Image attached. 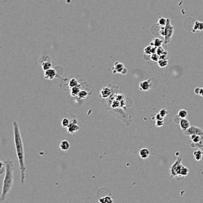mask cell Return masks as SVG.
Segmentation results:
<instances>
[{
  "instance_id": "obj_5",
  "label": "cell",
  "mask_w": 203,
  "mask_h": 203,
  "mask_svg": "<svg viewBox=\"0 0 203 203\" xmlns=\"http://www.w3.org/2000/svg\"><path fill=\"white\" fill-rule=\"evenodd\" d=\"M184 135L186 136H190L191 135L196 134L200 135V136H201L203 135V130L199 127H196V126H191L188 129H186V130L183 132Z\"/></svg>"
},
{
  "instance_id": "obj_4",
  "label": "cell",
  "mask_w": 203,
  "mask_h": 203,
  "mask_svg": "<svg viewBox=\"0 0 203 203\" xmlns=\"http://www.w3.org/2000/svg\"><path fill=\"white\" fill-rule=\"evenodd\" d=\"M173 33V28L171 26L170 24V21L169 19H167L166 26L164 30V35L165 36V44H166L170 42V38Z\"/></svg>"
},
{
  "instance_id": "obj_3",
  "label": "cell",
  "mask_w": 203,
  "mask_h": 203,
  "mask_svg": "<svg viewBox=\"0 0 203 203\" xmlns=\"http://www.w3.org/2000/svg\"><path fill=\"white\" fill-rule=\"evenodd\" d=\"M181 161V158H180V157L177 158V159L176 160V162L173 164V165L172 166L171 168H170L169 173H170V177L172 178L175 177L176 179L178 180V176L182 177L180 175V169H181V168L183 165Z\"/></svg>"
},
{
  "instance_id": "obj_25",
  "label": "cell",
  "mask_w": 203,
  "mask_h": 203,
  "mask_svg": "<svg viewBox=\"0 0 203 203\" xmlns=\"http://www.w3.org/2000/svg\"><path fill=\"white\" fill-rule=\"evenodd\" d=\"M78 84H79L78 82L77 79L75 78H71V79L70 80V82H69V87H70V89H71V88L73 87L77 86V85H78Z\"/></svg>"
},
{
  "instance_id": "obj_6",
  "label": "cell",
  "mask_w": 203,
  "mask_h": 203,
  "mask_svg": "<svg viewBox=\"0 0 203 203\" xmlns=\"http://www.w3.org/2000/svg\"><path fill=\"white\" fill-rule=\"evenodd\" d=\"M78 122L76 119L70 121V125L67 127V131L70 134H73L74 133L77 132L79 129V127L77 125Z\"/></svg>"
},
{
  "instance_id": "obj_33",
  "label": "cell",
  "mask_w": 203,
  "mask_h": 203,
  "mask_svg": "<svg viewBox=\"0 0 203 203\" xmlns=\"http://www.w3.org/2000/svg\"><path fill=\"white\" fill-rule=\"evenodd\" d=\"M164 124V120H156L155 126L157 127H162Z\"/></svg>"
},
{
  "instance_id": "obj_9",
  "label": "cell",
  "mask_w": 203,
  "mask_h": 203,
  "mask_svg": "<svg viewBox=\"0 0 203 203\" xmlns=\"http://www.w3.org/2000/svg\"><path fill=\"white\" fill-rule=\"evenodd\" d=\"M150 80L151 79H149L148 80H145L140 83L139 84L140 89L147 91H148L149 89H152V84L151 83Z\"/></svg>"
},
{
  "instance_id": "obj_27",
  "label": "cell",
  "mask_w": 203,
  "mask_h": 203,
  "mask_svg": "<svg viewBox=\"0 0 203 203\" xmlns=\"http://www.w3.org/2000/svg\"><path fill=\"white\" fill-rule=\"evenodd\" d=\"M5 171V162H3L0 159V176L4 174Z\"/></svg>"
},
{
  "instance_id": "obj_30",
  "label": "cell",
  "mask_w": 203,
  "mask_h": 203,
  "mask_svg": "<svg viewBox=\"0 0 203 203\" xmlns=\"http://www.w3.org/2000/svg\"><path fill=\"white\" fill-rule=\"evenodd\" d=\"M151 59L154 61V62H157V61L159 59V56L158 55L157 53H152L151 55Z\"/></svg>"
},
{
  "instance_id": "obj_19",
  "label": "cell",
  "mask_w": 203,
  "mask_h": 203,
  "mask_svg": "<svg viewBox=\"0 0 203 203\" xmlns=\"http://www.w3.org/2000/svg\"><path fill=\"white\" fill-rule=\"evenodd\" d=\"M99 201L101 203H111L113 202V200L110 196H106L104 197L100 198Z\"/></svg>"
},
{
  "instance_id": "obj_11",
  "label": "cell",
  "mask_w": 203,
  "mask_h": 203,
  "mask_svg": "<svg viewBox=\"0 0 203 203\" xmlns=\"http://www.w3.org/2000/svg\"><path fill=\"white\" fill-rule=\"evenodd\" d=\"M180 127L181 128L182 132L184 131L190 127V122L186 118H180L179 122Z\"/></svg>"
},
{
  "instance_id": "obj_29",
  "label": "cell",
  "mask_w": 203,
  "mask_h": 203,
  "mask_svg": "<svg viewBox=\"0 0 203 203\" xmlns=\"http://www.w3.org/2000/svg\"><path fill=\"white\" fill-rule=\"evenodd\" d=\"M159 66L160 67H164L167 66L168 64V60L167 59H159L158 62Z\"/></svg>"
},
{
  "instance_id": "obj_13",
  "label": "cell",
  "mask_w": 203,
  "mask_h": 203,
  "mask_svg": "<svg viewBox=\"0 0 203 203\" xmlns=\"http://www.w3.org/2000/svg\"><path fill=\"white\" fill-rule=\"evenodd\" d=\"M150 152L147 148H142L140 150V155L142 159H145L148 158Z\"/></svg>"
},
{
  "instance_id": "obj_17",
  "label": "cell",
  "mask_w": 203,
  "mask_h": 203,
  "mask_svg": "<svg viewBox=\"0 0 203 203\" xmlns=\"http://www.w3.org/2000/svg\"><path fill=\"white\" fill-rule=\"evenodd\" d=\"M191 148H196V149H201L203 148V135H201L200 137V140L197 143H193L192 142L190 145Z\"/></svg>"
},
{
  "instance_id": "obj_38",
  "label": "cell",
  "mask_w": 203,
  "mask_h": 203,
  "mask_svg": "<svg viewBox=\"0 0 203 203\" xmlns=\"http://www.w3.org/2000/svg\"><path fill=\"white\" fill-rule=\"evenodd\" d=\"M199 95L203 97V87L202 88H201L200 89V91H199Z\"/></svg>"
},
{
  "instance_id": "obj_22",
  "label": "cell",
  "mask_w": 203,
  "mask_h": 203,
  "mask_svg": "<svg viewBox=\"0 0 203 203\" xmlns=\"http://www.w3.org/2000/svg\"><path fill=\"white\" fill-rule=\"evenodd\" d=\"M162 43V41L160 39H159V38H155V39L153 40V42L151 43V46H155L156 47H159L161 46Z\"/></svg>"
},
{
  "instance_id": "obj_7",
  "label": "cell",
  "mask_w": 203,
  "mask_h": 203,
  "mask_svg": "<svg viewBox=\"0 0 203 203\" xmlns=\"http://www.w3.org/2000/svg\"><path fill=\"white\" fill-rule=\"evenodd\" d=\"M44 71V77L47 80H52L54 79L55 77V76H56V71H55V70L54 69L51 68Z\"/></svg>"
},
{
  "instance_id": "obj_8",
  "label": "cell",
  "mask_w": 203,
  "mask_h": 203,
  "mask_svg": "<svg viewBox=\"0 0 203 203\" xmlns=\"http://www.w3.org/2000/svg\"><path fill=\"white\" fill-rule=\"evenodd\" d=\"M39 62H40L42 69H43L44 71H46L47 70L52 68V63H51L50 61L48 60V59L41 57L39 60Z\"/></svg>"
},
{
  "instance_id": "obj_31",
  "label": "cell",
  "mask_w": 203,
  "mask_h": 203,
  "mask_svg": "<svg viewBox=\"0 0 203 203\" xmlns=\"http://www.w3.org/2000/svg\"><path fill=\"white\" fill-rule=\"evenodd\" d=\"M124 98V95L123 94H118L115 97V99L119 101H121L122 100H123Z\"/></svg>"
},
{
  "instance_id": "obj_36",
  "label": "cell",
  "mask_w": 203,
  "mask_h": 203,
  "mask_svg": "<svg viewBox=\"0 0 203 203\" xmlns=\"http://www.w3.org/2000/svg\"><path fill=\"white\" fill-rule=\"evenodd\" d=\"M155 119L156 120H164V117H162L159 113H158V114H157V115L155 116Z\"/></svg>"
},
{
  "instance_id": "obj_39",
  "label": "cell",
  "mask_w": 203,
  "mask_h": 203,
  "mask_svg": "<svg viewBox=\"0 0 203 203\" xmlns=\"http://www.w3.org/2000/svg\"><path fill=\"white\" fill-rule=\"evenodd\" d=\"M201 149V151H202V152L203 153V148H201V149Z\"/></svg>"
},
{
  "instance_id": "obj_16",
  "label": "cell",
  "mask_w": 203,
  "mask_h": 203,
  "mask_svg": "<svg viewBox=\"0 0 203 203\" xmlns=\"http://www.w3.org/2000/svg\"><path fill=\"white\" fill-rule=\"evenodd\" d=\"M193 156H194V158L196 161L198 162H200L202 159L203 153L202 152L201 150L198 149V150H196L193 152Z\"/></svg>"
},
{
  "instance_id": "obj_1",
  "label": "cell",
  "mask_w": 203,
  "mask_h": 203,
  "mask_svg": "<svg viewBox=\"0 0 203 203\" xmlns=\"http://www.w3.org/2000/svg\"><path fill=\"white\" fill-rule=\"evenodd\" d=\"M13 130H14V137L15 149L18 159L19 164V169L21 171V185L23 186L25 181V173L26 166L25 163V153L23 141H22L21 131L16 121H14L12 122Z\"/></svg>"
},
{
  "instance_id": "obj_15",
  "label": "cell",
  "mask_w": 203,
  "mask_h": 203,
  "mask_svg": "<svg viewBox=\"0 0 203 203\" xmlns=\"http://www.w3.org/2000/svg\"><path fill=\"white\" fill-rule=\"evenodd\" d=\"M144 52L147 55H151V54L157 52V47L155 46H150L146 47L144 49Z\"/></svg>"
},
{
  "instance_id": "obj_26",
  "label": "cell",
  "mask_w": 203,
  "mask_h": 203,
  "mask_svg": "<svg viewBox=\"0 0 203 203\" xmlns=\"http://www.w3.org/2000/svg\"><path fill=\"white\" fill-rule=\"evenodd\" d=\"M70 120L68 118H64L61 121V125L63 128H67L70 124Z\"/></svg>"
},
{
  "instance_id": "obj_18",
  "label": "cell",
  "mask_w": 203,
  "mask_h": 203,
  "mask_svg": "<svg viewBox=\"0 0 203 203\" xmlns=\"http://www.w3.org/2000/svg\"><path fill=\"white\" fill-rule=\"evenodd\" d=\"M81 91L80 85H78L77 86L73 87L71 89V95L72 97H76L78 95L79 91Z\"/></svg>"
},
{
  "instance_id": "obj_20",
  "label": "cell",
  "mask_w": 203,
  "mask_h": 203,
  "mask_svg": "<svg viewBox=\"0 0 203 203\" xmlns=\"http://www.w3.org/2000/svg\"><path fill=\"white\" fill-rule=\"evenodd\" d=\"M187 115H188V112H187L186 110L184 109L180 110V111L178 112L177 114V117H179V118H186Z\"/></svg>"
},
{
  "instance_id": "obj_10",
  "label": "cell",
  "mask_w": 203,
  "mask_h": 203,
  "mask_svg": "<svg viewBox=\"0 0 203 203\" xmlns=\"http://www.w3.org/2000/svg\"><path fill=\"white\" fill-rule=\"evenodd\" d=\"M125 67L124 64L121 63L120 62H116L115 64H114V66L112 68L113 69V73H122V72L123 71V70H124Z\"/></svg>"
},
{
  "instance_id": "obj_23",
  "label": "cell",
  "mask_w": 203,
  "mask_h": 203,
  "mask_svg": "<svg viewBox=\"0 0 203 203\" xmlns=\"http://www.w3.org/2000/svg\"><path fill=\"white\" fill-rule=\"evenodd\" d=\"M88 94H89L88 93V92L85 91V90H81L79 92L78 95V97L80 100H81V99H84L88 96Z\"/></svg>"
},
{
  "instance_id": "obj_14",
  "label": "cell",
  "mask_w": 203,
  "mask_h": 203,
  "mask_svg": "<svg viewBox=\"0 0 203 203\" xmlns=\"http://www.w3.org/2000/svg\"><path fill=\"white\" fill-rule=\"evenodd\" d=\"M60 148L62 151H67L70 148V143L68 142V141H66V140L62 141L60 144Z\"/></svg>"
},
{
  "instance_id": "obj_35",
  "label": "cell",
  "mask_w": 203,
  "mask_h": 203,
  "mask_svg": "<svg viewBox=\"0 0 203 203\" xmlns=\"http://www.w3.org/2000/svg\"><path fill=\"white\" fill-rule=\"evenodd\" d=\"M166 21L165 19L164 18H160L159 19V24L161 26H164L165 25H166Z\"/></svg>"
},
{
  "instance_id": "obj_28",
  "label": "cell",
  "mask_w": 203,
  "mask_h": 203,
  "mask_svg": "<svg viewBox=\"0 0 203 203\" xmlns=\"http://www.w3.org/2000/svg\"><path fill=\"white\" fill-rule=\"evenodd\" d=\"M121 105V101H118L117 100H116V99H115V100H114L113 101L112 103H111V107H112L113 108H117Z\"/></svg>"
},
{
  "instance_id": "obj_21",
  "label": "cell",
  "mask_w": 203,
  "mask_h": 203,
  "mask_svg": "<svg viewBox=\"0 0 203 203\" xmlns=\"http://www.w3.org/2000/svg\"><path fill=\"white\" fill-rule=\"evenodd\" d=\"M189 173V169L186 167H184L183 165H182L181 169L180 171V175L182 177H183L184 176H186Z\"/></svg>"
},
{
  "instance_id": "obj_2",
  "label": "cell",
  "mask_w": 203,
  "mask_h": 203,
  "mask_svg": "<svg viewBox=\"0 0 203 203\" xmlns=\"http://www.w3.org/2000/svg\"><path fill=\"white\" fill-rule=\"evenodd\" d=\"M5 177L3 180V190L0 196V202H3L6 200L7 195L10 192L14 184V163L12 160L7 159L5 161Z\"/></svg>"
},
{
  "instance_id": "obj_32",
  "label": "cell",
  "mask_w": 203,
  "mask_h": 203,
  "mask_svg": "<svg viewBox=\"0 0 203 203\" xmlns=\"http://www.w3.org/2000/svg\"><path fill=\"white\" fill-rule=\"evenodd\" d=\"M168 111H167V110H166V109H164V108H163V109H162L161 110H160V111H159V114L160 115H161L162 117H165V116H166L167 115V114H168Z\"/></svg>"
},
{
  "instance_id": "obj_37",
  "label": "cell",
  "mask_w": 203,
  "mask_h": 203,
  "mask_svg": "<svg viewBox=\"0 0 203 203\" xmlns=\"http://www.w3.org/2000/svg\"><path fill=\"white\" fill-rule=\"evenodd\" d=\"M200 89V88H198V87L196 88V89H194V93L196 94H197V95H199Z\"/></svg>"
},
{
  "instance_id": "obj_34",
  "label": "cell",
  "mask_w": 203,
  "mask_h": 203,
  "mask_svg": "<svg viewBox=\"0 0 203 203\" xmlns=\"http://www.w3.org/2000/svg\"><path fill=\"white\" fill-rule=\"evenodd\" d=\"M164 52V49H163V48H161L160 46L158 47V48L157 49V53L158 54V55L160 56V55H161Z\"/></svg>"
},
{
  "instance_id": "obj_12",
  "label": "cell",
  "mask_w": 203,
  "mask_h": 203,
  "mask_svg": "<svg viewBox=\"0 0 203 203\" xmlns=\"http://www.w3.org/2000/svg\"><path fill=\"white\" fill-rule=\"evenodd\" d=\"M111 94V91L110 88L108 87H104L100 91V96L103 98H108L110 97Z\"/></svg>"
},
{
  "instance_id": "obj_24",
  "label": "cell",
  "mask_w": 203,
  "mask_h": 203,
  "mask_svg": "<svg viewBox=\"0 0 203 203\" xmlns=\"http://www.w3.org/2000/svg\"><path fill=\"white\" fill-rule=\"evenodd\" d=\"M200 137L201 136H200V135L193 134L190 136V139L192 141L193 143H197L200 140Z\"/></svg>"
}]
</instances>
